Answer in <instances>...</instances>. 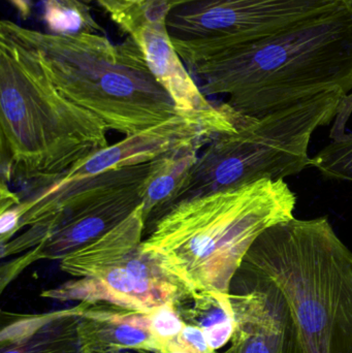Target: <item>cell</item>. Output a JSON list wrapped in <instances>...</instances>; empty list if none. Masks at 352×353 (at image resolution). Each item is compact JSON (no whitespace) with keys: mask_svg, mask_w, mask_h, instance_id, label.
Masks as SVG:
<instances>
[{"mask_svg":"<svg viewBox=\"0 0 352 353\" xmlns=\"http://www.w3.org/2000/svg\"><path fill=\"white\" fill-rule=\"evenodd\" d=\"M227 353H352V251L327 217L260 234L229 292Z\"/></svg>","mask_w":352,"mask_h":353,"instance_id":"6da1fadb","label":"cell"},{"mask_svg":"<svg viewBox=\"0 0 352 353\" xmlns=\"http://www.w3.org/2000/svg\"><path fill=\"white\" fill-rule=\"evenodd\" d=\"M209 95H227L238 113L260 117L310 97L352 92V6L249 45L185 63Z\"/></svg>","mask_w":352,"mask_h":353,"instance_id":"7a4b0ae2","label":"cell"},{"mask_svg":"<svg viewBox=\"0 0 352 353\" xmlns=\"http://www.w3.org/2000/svg\"><path fill=\"white\" fill-rule=\"evenodd\" d=\"M2 180L31 181L37 189L109 146V128L64 97L41 66L20 25L0 22Z\"/></svg>","mask_w":352,"mask_h":353,"instance_id":"3957f363","label":"cell"},{"mask_svg":"<svg viewBox=\"0 0 352 353\" xmlns=\"http://www.w3.org/2000/svg\"><path fill=\"white\" fill-rule=\"evenodd\" d=\"M297 196L284 180H262L176 203L146 230L145 250L194 296L229 294L252 245L295 217Z\"/></svg>","mask_w":352,"mask_h":353,"instance_id":"277c9868","label":"cell"},{"mask_svg":"<svg viewBox=\"0 0 352 353\" xmlns=\"http://www.w3.org/2000/svg\"><path fill=\"white\" fill-rule=\"evenodd\" d=\"M20 30L56 88L103 120L109 130L130 137L181 116L130 35L115 45L103 33L56 35L23 26Z\"/></svg>","mask_w":352,"mask_h":353,"instance_id":"5b68a950","label":"cell"},{"mask_svg":"<svg viewBox=\"0 0 352 353\" xmlns=\"http://www.w3.org/2000/svg\"><path fill=\"white\" fill-rule=\"evenodd\" d=\"M349 94L330 91L260 117L231 108L236 130L207 143L177 203L262 180H284L311 167L314 132L335 121Z\"/></svg>","mask_w":352,"mask_h":353,"instance_id":"8992f818","label":"cell"},{"mask_svg":"<svg viewBox=\"0 0 352 353\" xmlns=\"http://www.w3.org/2000/svg\"><path fill=\"white\" fill-rule=\"evenodd\" d=\"M145 232L141 203L117 226L61 259L62 271L79 280L68 282L51 294L101 299L140 309L169 306L192 294L154 255L145 250Z\"/></svg>","mask_w":352,"mask_h":353,"instance_id":"52a82bcc","label":"cell"},{"mask_svg":"<svg viewBox=\"0 0 352 353\" xmlns=\"http://www.w3.org/2000/svg\"><path fill=\"white\" fill-rule=\"evenodd\" d=\"M146 181L140 167H128L63 187L37 223L1 245L2 259L25 252L23 265L61 261L127 218L142 203Z\"/></svg>","mask_w":352,"mask_h":353,"instance_id":"ba28073f","label":"cell"},{"mask_svg":"<svg viewBox=\"0 0 352 353\" xmlns=\"http://www.w3.org/2000/svg\"><path fill=\"white\" fill-rule=\"evenodd\" d=\"M349 0H172L167 26L184 63L249 45Z\"/></svg>","mask_w":352,"mask_h":353,"instance_id":"9c48e42d","label":"cell"},{"mask_svg":"<svg viewBox=\"0 0 352 353\" xmlns=\"http://www.w3.org/2000/svg\"><path fill=\"white\" fill-rule=\"evenodd\" d=\"M130 35L140 46L151 72L180 115L198 124L212 138L236 130L234 110L227 103H211L180 57L169 37L167 18L145 21Z\"/></svg>","mask_w":352,"mask_h":353,"instance_id":"30bf717a","label":"cell"},{"mask_svg":"<svg viewBox=\"0 0 352 353\" xmlns=\"http://www.w3.org/2000/svg\"><path fill=\"white\" fill-rule=\"evenodd\" d=\"M200 138L185 143L158 157L147 179L143 193V216L146 230L177 203L188 184L200 151L209 142Z\"/></svg>","mask_w":352,"mask_h":353,"instance_id":"8fae6325","label":"cell"},{"mask_svg":"<svg viewBox=\"0 0 352 353\" xmlns=\"http://www.w3.org/2000/svg\"><path fill=\"white\" fill-rule=\"evenodd\" d=\"M91 0H43V19L52 34L103 33L89 4Z\"/></svg>","mask_w":352,"mask_h":353,"instance_id":"7c38bea8","label":"cell"},{"mask_svg":"<svg viewBox=\"0 0 352 353\" xmlns=\"http://www.w3.org/2000/svg\"><path fill=\"white\" fill-rule=\"evenodd\" d=\"M346 110L345 108L337 116L331 132L332 141L311 157V167L328 180L352 183V132H344L349 117L344 116Z\"/></svg>","mask_w":352,"mask_h":353,"instance_id":"4fadbf2b","label":"cell"},{"mask_svg":"<svg viewBox=\"0 0 352 353\" xmlns=\"http://www.w3.org/2000/svg\"><path fill=\"white\" fill-rule=\"evenodd\" d=\"M130 35L143 22L145 10L159 0H91Z\"/></svg>","mask_w":352,"mask_h":353,"instance_id":"5bb4252c","label":"cell"},{"mask_svg":"<svg viewBox=\"0 0 352 353\" xmlns=\"http://www.w3.org/2000/svg\"><path fill=\"white\" fill-rule=\"evenodd\" d=\"M171 309V305L161 307L151 319V325L157 338L173 339L183 331V325Z\"/></svg>","mask_w":352,"mask_h":353,"instance_id":"9a60e30c","label":"cell"},{"mask_svg":"<svg viewBox=\"0 0 352 353\" xmlns=\"http://www.w3.org/2000/svg\"><path fill=\"white\" fill-rule=\"evenodd\" d=\"M145 330V327H141V323L127 321L116 329L115 339L122 345H141L148 340V332Z\"/></svg>","mask_w":352,"mask_h":353,"instance_id":"2e32d148","label":"cell"},{"mask_svg":"<svg viewBox=\"0 0 352 353\" xmlns=\"http://www.w3.org/2000/svg\"><path fill=\"white\" fill-rule=\"evenodd\" d=\"M21 220H22V214L17 205L1 212V215H0V243L1 245L6 244L12 238H14V234L20 230Z\"/></svg>","mask_w":352,"mask_h":353,"instance_id":"e0dca14e","label":"cell"},{"mask_svg":"<svg viewBox=\"0 0 352 353\" xmlns=\"http://www.w3.org/2000/svg\"><path fill=\"white\" fill-rule=\"evenodd\" d=\"M0 193H1V199H0V205H0V210H1V212L6 211L8 208L18 205L22 201L16 193L10 191L8 184L3 180H1V190H0Z\"/></svg>","mask_w":352,"mask_h":353,"instance_id":"ac0fdd59","label":"cell"},{"mask_svg":"<svg viewBox=\"0 0 352 353\" xmlns=\"http://www.w3.org/2000/svg\"><path fill=\"white\" fill-rule=\"evenodd\" d=\"M14 8L18 10L19 14L23 17V18H28L31 14V4L30 0H8Z\"/></svg>","mask_w":352,"mask_h":353,"instance_id":"d6986e66","label":"cell"},{"mask_svg":"<svg viewBox=\"0 0 352 353\" xmlns=\"http://www.w3.org/2000/svg\"><path fill=\"white\" fill-rule=\"evenodd\" d=\"M8 353H18L17 352H8Z\"/></svg>","mask_w":352,"mask_h":353,"instance_id":"ffe728a7","label":"cell"},{"mask_svg":"<svg viewBox=\"0 0 352 353\" xmlns=\"http://www.w3.org/2000/svg\"><path fill=\"white\" fill-rule=\"evenodd\" d=\"M349 1H351V6H352V0H349Z\"/></svg>","mask_w":352,"mask_h":353,"instance_id":"44dd1931","label":"cell"}]
</instances>
